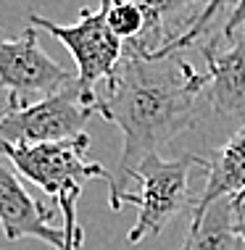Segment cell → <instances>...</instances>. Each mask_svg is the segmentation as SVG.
Returning <instances> with one entry per match:
<instances>
[{"mask_svg":"<svg viewBox=\"0 0 245 250\" xmlns=\"http://www.w3.org/2000/svg\"><path fill=\"white\" fill-rule=\"evenodd\" d=\"M243 26H245V0H237L232 13H229V19H227V24H224V29H222V37L235 35V32L243 29Z\"/></svg>","mask_w":245,"mask_h":250,"instance_id":"obj_15","label":"cell"},{"mask_svg":"<svg viewBox=\"0 0 245 250\" xmlns=\"http://www.w3.org/2000/svg\"><path fill=\"white\" fill-rule=\"evenodd\" d=\"M182 250H245L240 232L235 229V200L224 198L214 203L200 221L187 224Z\"/></svg>","mask_w":245,"mask_h":250,"instance_id":"obj_10","label":"cell"},{"mask_svg":"<svg viewBox=\"0 0 245 250\" xmlns=\"http://www.w3.org/2000/svg\"><path fill=\"white\" fill-rule=\"evenodd\" d=\"M90 137L79 134L61 143H43V145H5L0 143V158H8L13 168L40 187L47 198H61L85 187V182L100 179L111 187L113 174L98 161H87Z\"/></svg>","mask_w":245,"mask_h":250,"instance_id":"obj_3","label":"cell"},{"mask_svg":"<svg viewBox=\"0 0 245 250\" xmlns=\"http://www.w3.org/2000/svg\"><path fill=\"white\" fill-rule=\"evenodd\" d=\"M113 0H100V8H82L77 24H56L37 13L29 16V26L45 29L66 45L77 63V84L90 100L98 98V82H111L119 63L124 61V40H119L108 26V8Z\"/></svg>","mask_w":245,"mask_h":250,"instance_id":"obj_4","label":"cell"},{"mask_svg":"<svg viewBox=\"0 0 245 250\" xmlns=\"http://www.w3.org/2000/svg\"><path fill=\"white\" fill-rule=\"evenodd\" d=\"M224 198H245V121L222 147H216L206 166V185L193 203L190 224L200 221L214 203Z\"/></svg>","mask_w":245,"mask_h":250,"instance_id":"obj_9","label":"cell"},{"mask_svg":"<svg viewBox=\"0 0 245 250\" xmlns=\"http://www.w3.org/2000/svg\"><path fill=\"white\" fill-rule=\"evenodd\" d=\"M206 84V71H195L177 53L166 58L124 53L116 77L95 98V113L121 132V155L108 187L113 211H121L127 182L134 179L142 161L195 124Z\"/></svg>","mask_w":245,"mask_h":250,"instance_id":"obj_1","label":"cell"},{"mask_svg":"<svg viewBox=\"0 0 245 250\" xmlns=\"http://www.w3.org/2000/svg\"><path fill=\"white\" fill-rule=\"evenodd\" d=\"M206 166L208 158L203 155H179L166 161L156 153L142 161L132 179L140 185V190H129L124 195V203L137 206V219L127 234L129 245H140L142 240L156 237L179 213L193 211L195 198L190 195V171Z\"/></svg>","mask_w":245,"mask_h":250,"instance_id":"obj_2","label":"cell"},{"mask_svg":"<svg viewBox=\"0 0 245 250\" xmlns=\"http://www.w3.org/2000/svg\"><path fill=\"white\" fill-rule=\"evenodd\" d=\"M53 216H56L53 208L32 198L22 179L16 177V171L8 168L0 158V227H3L5 240L16 242L32 237L56 250H64V227L53 224Z\"/></svg>","mask_w":245,"mask_h":250,"instance_id":"obj_7","label":"cell"},{"mask_svg":"<svg viewBox=\"0 0 245 250\" xmlns=\"http://www.w3.org/2000/svg\"><path fill=\"white\" fill-rule=\"evenodd\" d=\"M127 3L137 5L145 16V35L137 42H124V53H156L166 42L177 37L174 26L179 24L182 13L198 0H127Z\"/></svg>","mask_w":245,"mask_h":250,"instance_id":"obj_11","label":"cell"},{"mask_svg":"<svg viewBox=\"0 0 245 250\" xmlns=\"http://www.w3.org/2000/svg\"><path fill=\"white\" fill-rule=\"evenodd\" d=\"M108 26L119 40L137 42L145 35V16L137 5L127 3V0H113L111 8H108Z\"/></svg>","mask_w":245,"mask_h":250,"instance_id":"obj_13","label":"cell"},{"mask_svg":"<svg viewBox=\"0 0 245 250\" xmlns=\"http://www.w3.org/2000/svg\"><path fill=\"white\" fill-rule=\"evenodd\" d=\"M79 195H82L79 190H74V192H66L58 198V208H61V216H64V234H66L64 250H82V242H85V232H82V227L77 221Z\"/></svg>","mask_w":245,"mask_h":250,"instance_id":"obj_14","label":"cell"},{"mask_svg":"<svg viewBox=\"0 0 245 250\" xmlns=\"http://www.w3.org/2000/svg\"><path fill=\"white\" fill-rule=\"evenodd\" d=\"M224 40V48L216 40L200 48L208 79L206 98L219 116L245 119V26Z\"/></svg>","mask_w":245,"mask_h":250,"instance_id":"obj_8","label":"cell"},{"mask_svg":"<svg viewBox=\"0 0 245 250\" xmlns=\"http://www.w3.org/2000/svg\"><path fill=\"white\" fill-rule=\"evenodd\" d=\"M235 229L240 232V237L245 242V198L235 200Z\"/></svg>","mask_w":245,"mask_h":250,"instance_id":"obj_16","label":"cell"},{"mask_svg":"<svg viewBox=\"0 0 245 250\" xmlns=\"http://www.w3.org/2000/svg\"><path fill=\"white\" fill-rule=\"evenodd\" d=\"M74 82L77 74H69L37 45L35 26H26L16 40L0 35V90L8 92L11 108L40 103Z\"/></svg>","mask_w":245,"mask_h":250,"instance_id":"obj_6","label":"cell"},{"mask_svg":"<svg viewBox=\"0 0 245 250\" xmlns=\"http://www.w3.org/2000/svg\"><path fill=\"white\" fill-rule=\"evenodd\" d=\"M95 116V100H90L74 82L66 90L24 108H5L0 116V143L5 145H43L61 143L85 134Z\"/></svg>","mask_w":245,"mask_h":250,"instance_id":"obj_5","label":"cell"},{"mask_svg":"<svg viewBox=\"0 0 245 250\" xmlns=\"http://www.w3.org/2000/svg\"><path fill=\"white\" fill-rule=\"evenodd\" d=\"M227 3V0H211V3L203 8L198 16H193L190 19V24H187V29L182 32L179 37H174L172 42H166L161 50H156V53H148L151 58H166V56H174V53H179V50H185L190 48L193 42H198V40L206 35V32L211 29V21H214V16L222 11V5ZM142 56V53H140Z\"/></svg>","mask_w":245,"mask_h":250,"instance_id":"obj_12","label":"cell"}]
</instances>
